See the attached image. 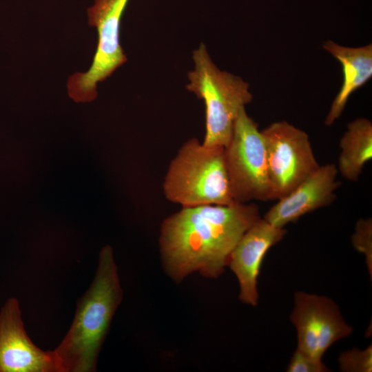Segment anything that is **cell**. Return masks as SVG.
I'll list each match as a JSON object with an SVG mask.
<instances>
[{"mask_svg":"<svg viewBox=\"0 0 372 372\" xmlns=\"http://www.w3.org/2000/svg\"><path fill=\"white\" fill-rule=\"evenodd\" d=\"M291 321L297 331V349L318 359L353 331L332 300L302 291L295 293Z\"/></svg>","mask_w":372,"mask_h":372,"instance_id":"obj_8","label":"cell"},{"mask_svg":"<svg viewBox=\"0 0 372 372\" xmlns=\"http://www.w3.org/2000/svg\"><path fill=\"white\" fill-rule=\"evenodd\" d=\"M260 218L254 203L182 207L161 226L159 244L166 271L177 281L194 271L219 276L242 235Z\"/></svg>","mask_w":372,"mask_h":372,"instance_id":"obj_1","label":"cell"},{"mask_svg":"<svg viewBox=\"0 0 372 372\" xmlns=\"http://www.w3.org/2000/svg\"><path fill=\"white\" fill-rule=\"evenodd\" d=\"M322 48L340 63L343 72L342 85L324 120V125L331 126L342 115L351 95L371 79L372 44L347 47L328 40Z\"/></svg>","mask_w":372,"mask_h":372,"instance_id":"obj_12","label":"cell"},{"mask_svg":"<svg viewBox=\"0 0 372 372\" xmlns=\"http://www.w3.org/2000/svg\"><path fill=\"white\" fill-rule=\"evenodd\" d=\"M166 198L182 207L237 203L226 167L224 147L187 141L171 161L163 182Z\"/></svg>","mask_w":372,"mask_h":372,"instance_id":"obj_3","label":"cell"},{"mask_svg":"<svg viewBox=\"0 0 372 372\" xmlns=\"http://www.w3.org/2000/svg\"><path fill=\"white\" fill-rule=\"evenodd\" d=\"M340 369L346 372H371L372 370V348L365 350L357 348L343 352L338 359Z\"/></svg>","mask_w":372,"mask_h":372,"instance_id":"obj_14","label":"cell"},{"mask_svg":"<svg viewBox=\"0 0 372 372\" xmlns=\"http://www.w3.org/2000/svg\"><path fill=\"white\" fill-rule=\"evenodd\" d=\"M353 247L364 254L368 268L371 272L372 265V220L360 219L355 225V232L351 237Z\"/></svg>","mask_w":372,"mask_h":372,"instance_id":"obj_15","label":"cell"},{"mask_svg":"<svg viewBox=\"0 0 372 372\" xmlns=\"http://www.w3.org/2000/svg\"><path fill=\"white\" fill-rule=\"evenodd\" d=\"M0 372H60L53 351L41 350L28 335L14 298L0 311Z\"/></svg>","mask_w":372,"mask_h":372,"instance_id":"obj_9","label":"cell"},{"mask_svg":"<svg viewBox=\"0 0 372 372\" xmlns=\"http://www.w3.org/2000/svg\"><path fill=\"white\" fill-rule=\"evenodd\" d=\"M330 370L322 359L314 358L299 349H296L287 367L288 372H327Z\"/></svg>","mask_w":372,"mask_h":372,"instance_id":"obj_16","label":"cell"},{"mask_svg":"<svg viewBox=\"0 0 372 372\" xmlns=\"http://www.w3.org/2000/svg\"><path fill=\"white\" fill-rule=\"evenodd\" d=\"M286 234L284 228L259 219L242 235L231 253L228 265L240 285V300L255 306L258 303L257 280L262 262L267 251Z\"/></svg>","mask_w":372,"mask_h":372,"instance_id":"obj_10","label":"cell"},{"mask_svg":"<svg viewBox=\"0 0 372 372\" xmlns=\"http://www.w3.org/2000/svg\"><path fill=\"white\" fill-rule=\"evenodd\" d=\"M112 249L104 247L89 289L79 300L73 322L53 351L60 372L96 371L98 355L122 299Z\"/></svg>","mask_w":372,"mask_h":372,"instance_id":"obj_2","label":"cell"},{"mask_svg":"<svg viewBox=\"0 0 372 372\" xmlns=\"http://www.w3.org/2000/svg\"><path fill=\"white\" fill-rule=\"evenodd\" d=\"M261 132L266 146L271 200H278L320 165L304 131L280 121L270 124Z\"/></svg>","mask_w":372,"mask_h":372,"instance_id":"obj_7","label":"cell"},{"mask_svg":"<svg viewBox=\"0 0 372 372\" xmlns=\"http://www.w3.org/2000/svg\"><path fill=\"white\" fill-rule=\"evenodd\" d=\"M338 170L348 180L357 181L365 164L372 158V123L358 118L348 123L340 141Z\"/></svg>","mask_w":372,"mask_h":372,"instance_id":"obj_13","label":"cell"},{"mask_svg":"<svg viewBox=\"0 0 372 372\" xmlns=\"http://www.w3.org/2000/svg\"><path fill=\"white\" fill-rule=\"evenodd\" d=\"M338 170L333 163L320 165L308 178L285 196L278 200L263 219L272 225L284 228L301 216L331 205L336 198L340 185Z\"/></svg>","mask_w":372,"mask_h":372,"instance_id":"obj_11","label":"cell"},{"mask_svg":"<svg viewBox=\"0 0 372 372\" xmlns=\"http://www.w3.org/2000/svg\"><path fill=\"white\" fill-rule=\"evenodd\" d=\"M224 154L236 203L271 200L265 139L245 107L238 115Z\"/></svg>","mask_w":372,"mask_h":372,"instance_id":"obj_5","label":"cell"},{"mask_svg":"<svg viewBox=\"0 0 372 372\" xmlns=\"http://www.w3.org/2000/svg\"><path fill=\"white\" fill-rule=\"evenodd\" d=\"M192 58L194 68L188 73L186 89L205 105V134L202 143L207 147H225L231 138L240 110L253 99L249 83L220 70L203 43L193 52Z\"/></svg>","mask_w":372,"mask_h":372,"instance_id":"obj_4","label":"cell"},{"mask_svg":"<svg viewBox=\"0 0 372 372\" xmlns=\"http://www.w3.org/2000/svg\"><path fill=\"white\" fill-rule=\"evenodd\" d=\"M128 1L94 0L87 9L88 24L98 32V45L89 70L69 77L68 92L74 101H93L97 96L98 83L127 61L120 43V28Z\"/></svg>","mask_w":372,"mask_h":372,"instance_id":"obj_6","label":"cell"}]
</instances>
